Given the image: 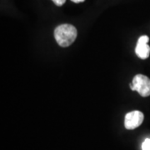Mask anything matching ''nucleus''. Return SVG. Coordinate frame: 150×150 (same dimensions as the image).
I'll use <instances>...</instances> for the list:
<instances>
[{"label": "nucleus", "mask_w": 150, "mask_h": 150, "mask_svg": "<svg viewBox=\"0 0 150 150\" xmlns=\"http://www.w3.org/2000/svg\"><path fill=\"white\" fill-rule=\"evenodd\" d=\"M77 35L76 28L71 24H61L54 30V38L59 46L63 48L70 46L75 41Z\"/></svg>", "instance_id": "nucleus-1"}, {"label": "nucleus", "mask_w": 150, "mask_h": 150, "mask_svg": "<svg viewBox=\"0 0 150 150\" xmlns=\"http://www.w3.org/2000/svg\"><path fill=\"white\" fill-rule=\"evenodd\" d=\"M130 88L133 91H138L142 97L150 96V79L145 75H135Z\"/></svg>", "instance_id": "nucleus-2"}, {"label": "nucleus", "mask_w": 150, "mask_h": 150, "mask_svg": "<svg viewBox=\"0 0 150 150\" xmlns=\"http://www.w3.org/2000/svg\"><path fill=\"white\" fill-rule=\"evenodd\" d=\"M144 119V113L140 111L135 110L128 112L124 119V126L127 129L132 130L139 127Z\"/></svg>", "instance_id": "nucleus-3"}, {"label": "nucleus", "mask_w": 150, "mask_h": 150, "mask_svg": "<svg viewBox=\"0 0 150 150\" xmlns=\"http://www.w3.org/2000/svg\"><path fill=\"white\" fill-rule=\"evenodd\" d=\"M135 53L141 59H146L150 54V47L148 43H137L135 48Z\"/></svg>", "instance_id": "nucleus-4"}, {"label": "nucleus", "mask_w": 150, "mask_h": 150, "mask_svg": "<svg viewBox=\"0 0 150 150\" xmlns=\"http://www.w3.org/2000/svg\"><path fill=\"white\" fill-rule=\"evenodd\" d=\"M143 150H150V139H146L142 145Z\"/></svg>", "instance_id": "nucleus-5"}, {"label": "nucleus", "mask_w": 150, "mask_h": 150, "mask_svg": "<svg viewBox=\"0 0 150 150\" xmlns=\"http://www.w3.org/2000/svg\"><path fill=\"white\" fill-rule=\"evenodd\" d=\"M149 40V37H148L147 35H144V36H141V37L139 38V40H138V43H148Z\"/></svg>", "instance_id": "nucleus-6"}, {"label": "nucleus", "mask_w": 150, "mask_h": 150, "mask_svg": "<svg viewBox=\"0 0 150 150\" xmlns=\"http://www.w3.org/2000/svg\"><path fill=\"white\" fill-rule=\"evenodd\" d=\"M55 5L57 6H62L64 4V3L66 2V0H53Z\"/></svg>", "instance_id": "nucleus-7"}, {"label": "nucleus", "mask_w": 150, "mask_h": 150, "mask_svg": "<svg viewBox=\"0 0 150 150\" xmlns=\"http://www.w3.org/2000/svg\"><path fill=\"white\" fill-rule=\"evenodd\" d=\"M72 2L76 3V4H79V3H82V2H84L85 0H71Z\"/></svg>", "instance_id": "nucleus-8"}]
</instances>
